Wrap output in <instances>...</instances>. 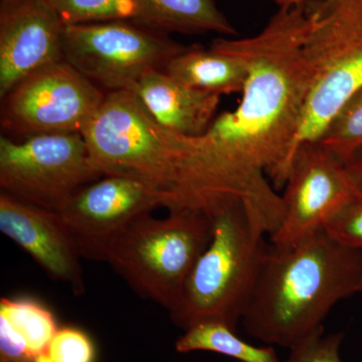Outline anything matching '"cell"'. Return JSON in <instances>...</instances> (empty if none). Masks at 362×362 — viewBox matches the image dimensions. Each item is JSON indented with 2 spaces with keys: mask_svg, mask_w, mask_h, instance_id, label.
I'll use <instances>...</instances> for the list:
<instances>
[{
  "mask_svg": "<svg viewBox=\"0 0 362 362\" xmlns=\"http://www.w3.org/2000/svg\"><path fill=\"white\" fill-rule=\"evenodd\" d=\"M81 134L97 171L139 181L169 211L214 216L230 202H249L242 181L204 136L166 129L129 90L106 94Z\"/></svg>",
  "mask_w": 362,
  "mask_h": 362,
  "instance_id": "cell-1",
  "label": "cell"
},
{
  "mask_svg": "<svg viewBox=\"0 0 362 362\" xmlns=\"http://www.w3.org/2000/svg\"><path fill=\"white\" fill-rule=\"evenodd\" d=\"M362 293V251L325 230L294 246L270 245L242 324L250 337L291 349L323 328L333 307Z\"/></svg>",
  "mask_w": 362,
  "mask_h": 362,
  "instance_id": "cell-2",
  "label": "cell"
},
{
  "mask_svg": "<svg viewBox=\"0 0 362 362\" xmlns=\"http://www.w3.org/2000/svg\"><path fill=\"white\" fill-rule=\"evenodd\" d=\"M211 237L213 216L204 211L145 214L88 247L84 258L110 264L136 294L170 311Z\"/></svg>",
  "mask_w": 362,
  "mask_h": 362,
  "instance_id": "cell-3",
  "label": "cell"
},
{
  "mask_svg": "<svg viewBox=\"0 0 362 362\" xmlns=\"http://www.w3.org/2000/svg\"><path fill=\"white\" fill-rule=\"evenodd\" d=\"M265 235L240 202L214 214L211 242L168 311L173 324L185 331L197 324L216 322L237 331L270 247Z\"/></svg>",
  "mask_w": 362,
  "mask_h": 362,
  "instance_id": "cell-4",
  "label": "cell"
},
{
  "mask_svg": "<svg viewBox=\"0 0 362 362\" xmlns=\"http://www.w3.org/2000/svg\"><path fill=\"white\" fill-rule=\"evenodd\" d=\"M301 1L309 23L304 52L310 69V87L286 160L285 181L298 147L319 141L362 86V0Z\"/></svg>",
  "mask_w": 362,
  "mask_h": 362,
  "instance_id": "cell-5",
  "label": "cell"
},
{
  "mask_svg": "<svg viewBox=\"0 0 362 362\" xmlns=\"http://www.w3.org/2000/svg\"><path fill=\"white\" fill-rule=\"evenodd\" d=\"M187 47L134 21L64 25L63 30L64 59L109 92H130L140 78L163 71Z\"/></svg>",
  "mask_w": 362,
  "mask_h": 362,
  "instance_id": "cell-6",
  "label": "cell"
},
{
  "mask_svg": "<svg viewBox=\"0 0 362 362\" xmlns=\"http://www.w3.org/2000/svg\"><path fill=\"white\" fill-rule=\"evenodd\" d=\"M103 175L81 133L0 137V187L33 206L59 211L76 192Z\"/></svg>",
  "mask_w": 362,
  "mask_h": 362,
  "instance_id": "cell-7",
  "label": "cell"
},
{
  "mask_svg": "<svg viewBox=\"0 0 362 362\" xmlns=\"http://www.w3.org/2000/svg\"><path fill=\"white\" fill-rule=\"evenodd\" d=\"M106 94L65 59L23 78L2 99L1 124L18 135L82 133Z\"/></svg>",
  "mask_w": 362,
  "mask_h": 362,
  "instance_id": "cell-8",
  "label": "cell"
},
{
  "mask_svg": "<svg viewBox=\"0 0 362 362\" xmlns=\"http://www.w3.org/2000/svg\"><path fill=\"white\" fill-rule=\"evenodd\" d=\"M282 194L284 216L270 235L277 247L294 246L326 226L361 194L346 166L319 141L300 145Z\"/></svg>",
  "mask_w": 362,
  "mask_h": 362,
  "instance_id": "cell-9",
  "label": "cell"
},
{
  "mask_svg": "<svg viewBox=\"0 0 362 362\" xmlns=\"http://www.w3.org/2000/svg\"><path fill=\"white\" fill-rule=\"evenodd\" d=\"M0 230L28 252L49 278L68 286L76 296L85 294L82 247L58 211L1 192Z\"/></svg>",
  "mask_w": 362,
  "mask_h": 362,
  "instance_id": "cell-10",
  "label": "cell"
},
{
  "mask_svg": "<svg viewBox=\"0 0 362 362\" xmlns=\"http://www.w3.org/2000/svg\"><path fill=\"white\" fill-rule=\"evenodd\" d=\"M64 25L42 0L0 6V98L23 78L63 61Z\"/></svg>",
  "mask_w": 362,
  "mask_h": 362,
  "instance_id": "cell-11",
  "label": "cell"
},
{
  "mask_svg": "<svg viewBox=\"0 0 362 362\" xmlns=\"http://www.w3.org/2000/svg\"><path fill=\"white\" fill-rule=\"evenodd\" d=\"M158 207L159 197L139 181L105 175L81 188L58 213L77 235L84 256L95 243Z\"/></svg>",
  "mask_w": 362,
  "mask_h": 362,
  "instance_id": "cell-12",
  "label": "cell"
},
{
  "mask_svg": "<svg viewBox=\"0 0 362 362\" xmlns=\"http://www.w3.org/2000/svg\"><path fill=\"white\" fill-rule=\"evenodd\" d=\"M130 92L142 102L157 123L185 136L206 133L213 123L221 97L190 87L162 70L146 74Z\"/></svg>",
  "mask_w": 362,
  "mask_h": 362,
  "instance_id": "cell-13",
  "label": "cell"
},
{
  "mask_svg": "<svg viewBox=\"0 0 362 362\" xmlns=\"http://www.w3.org/2000/svg\"><path fill=\"white\" fill-rule=\"evenodd\" d=\"M58 330L54 314L37 300H0L1 358L9 362H35L47 352Z\"/></svg>",
  "mask_w": 362,
  "mask_h": 362,
  "instance_id": "cell-14",
  "label": "cell"
},
{
  "mask_svg": "<svg viewBox=\"0 0 362 362\" xmlns=\"http://www.w3.org/2000/svg\"><path fill=\"white\" fill-rule=\"evenodd\" d=\"M163 71L190 87L220 96L242 93L249 76L240 57L213 45L209 49L188 45Z\"/></svg>",
  "mask_w": 362,
  "mask_h": 362,
  "instance_id": "cell-15",
  "label": "cell"
},
{
  "mask_svg": "<svg viewBox=\"0 0 362 362\" xmlns=\"http://www.w3.org/2000/svg\"><path fill=\"white\" fill-rule=\"evenodd\" d=\"M135 4L137 16L134 21L157 32L238 35L216 0H135Z\"/></svg>",
  "mask_w": 362,
  "mask_h": 362,
  "instance_id": "cell-16",
  "label": "cell"
},
{
  "mask_svg": "<svg viewBox=\"0 0 362 362\" xmlns=\"http://www.w3.org/2000/svg\"><path fill=\"white\" fill-rule=\"evenodd\" d=\"M176 351H211L240 362H282L273 347H258L235 335L225 324L206 322L185 330L175 342Z\"/></svg>",
  "mask_w": 362,
  "mask_h": 362,
  "instance_id": "cell-17",
  "label": "cell"
},
{
  "mask_svg": "<svg viewBox=\"0 0 362 362\" xmlns=\"http://www.w3.org/2000/svg\"><path fill=\"white\" fill-rule=\"evenodd\" d=\"M64 25L135 21V0H42Z\"/></svg>",
  "mask_w": 362,
  "mask_h": 362,
  "instance_id": "cell-18",
  "label": "cell"
},
{
  "mask_svg": "<svg viewBox=\"0 0 362 362\" xmlns=\"http://www.w3.org/2000/svg\"><path fill=\"white\" fill-rule=\"evenodd\" d=\"M319 142L343 163L362 148V86L335 116Z\"/></svg>",
  "mask_w": 362,
  "mask_h": 362,
  "instance_id": "cell-19",
  "label": "cell"
},
{
  "mask_svg": "<svg viewBox=\"0 0 362 362\" xmlns=\"http://www.w3.org/2000/svg\"><path fill=\"white\" fill-rule=\"evenodd\" d=\"M45 354L51 362H94L96 356L90 337L73 327L59 328Z\"/></svg>",
  "mask_w": 362,
  "mask_h": 362,
  "instance_id": "cell-20",
  "label": "cell"
},
{
  "mask_svg": "<svg viewBox=\"0 0 362 362\" xmlns=\"http://www.w3.org/2000/svg\"><path fill=\"white\" fill-rule=\"evenodd\" d=\"M344 333L324 334V327L290 350L289 356L282 362H343L340 347Z\"/></svg>",
  "mask_w": 362,
  "mask_h": 362,
  "instance_id": "cell-21",
  "label": "cell"
},
{
  "mask_svg": "<svg viewBox=\"0 0 362 362\" xmlns=\"http://www.w3.org/2000/svg\"><path fill=\"white\" fill-rule=\"evenodd\" d=\"M325 230L345 246L362 251V197L345 207Z\"/></svg>",
  "mask_w": 362,
  "mask_h": 362,
  "instance_id": "cell-22",
  "label": "cell"
},
{
  "mask_svg": "<svg viewBox=\"0 0 362 362\" xmlns=\"http://www.w3.org/2000/svg\"><path fill=\"white\" fill-rule=\"evenodd\" d=\"M344 164L362 197V148L357 150Z\"/></svg>",
  "mask_w": 362,
  "mask_h": 362,
  "instance_id": "cell-23",
  "label": "cell"
},
{
  "mask_svg": "<svg viewBox=\"0 0 362 362\" xmlns=\"http://www.w3.org/2000/svg\"><path fill=\"white\" fill-rule=\"evenodd\" d=\"M20 1V0H1V4H13V2Z\"/></svg>",
  "mask_w": 362,
  "mask_h": 362,
  "instance_id": "cell-24",
  "label": "cell"
},
{
  "mask_svg": "<svg viewBox=\"0 0 362 362\" xmlns=\"http://www.w3.org/2000/svg\"><path fill=\"white\" fill-rule=\"evenodd\" d=\"M0 362H9V361H6V359L1 358V357H0Z\"/></svg>",
  "mask_w": 362,
  "mask_h": 362,
  "instance_id": "cell-25",
  "label": "cell"
}]
</instances>
